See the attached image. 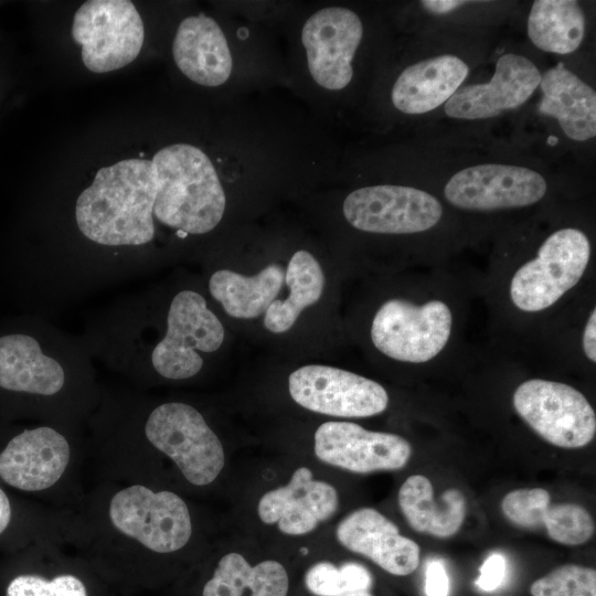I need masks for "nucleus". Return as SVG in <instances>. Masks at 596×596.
Instances as JSON below:
<instances>
[{
    "label": "nucleus",
    "mask_w": 596,
    "mask_h": 596,
    "mask_svg": "<svg viewBox=\"0 0 596 596\" xmlns=\"http://www.w3.org/2000/svg\"><path fill=\"white\" fill-rule=\"evenodd\" d=\"M192 534L191 511L180 494L111 479L65 508L62 528L63 542L128 596L153 585L152 560L179 553Z\"/></svg>",
    "instance_id": "obj_1"
},
{
    "label": "nucleus",
    "mask_w": 596,
    "mask_h": 596,
    "mask_svg": "<svg viewBox=\"0 0 596 596\" xmlns=\"http://www.w3.org/2000/svg\"><path fill=\"white\" fill-rule=\"evenodd\" d=\"M81 336L49 318H0V419L85 428L103 383Z\"/></svg>",
    "instance_id": "obj_2"
},
{
    "label": "nucleus",
    "mask_w": 596,
    "mask_h": 596,
    "mask_svg": "<svg viewBox=\"0 0 596 596\" xmlns=\"http://www.w3.org/2000/svg\"><path fill=\"white\" fill-rule=\"evenodd\" d=\"M86 432L102 479H114L157 454L169 459L188 483L205 487L225 465L220 438L195 406L155 402L128 384H103L100 403Z\"/></svg>",
    "instance_id": "obj_3"
},
{
    "label": "nucleus",
    "mask_w": 596,
    "mask_h": 596,
    "mask_svg": "<svg viewBox=\"0 0 596 596\" xmlns=\"http://www.w3.org/2000/svg\"><path fill=\"white\" fill-rule=\"evenodd\" d=\"M86 451L85 428L0 419V483L22 497L43 499L71 489Z\"/></svg>",
    "instance_id": "obj_4"
},
{
    "label": "nucleus",
    "mask_w": 596,
    "mask_h": 596,
    "mask_svg": "<svg viewBox=\"0 0 596 596\" xmlns=\"http://www.w3.org/2000/svg\"><path fill=\"white\" fill-rule=\"evenodd\" d=\"M157 173L155 216L181 241L212 232L222 221L226 193L209 156L190 143L161 148L151 160Z\"/></svg>",
    "instance_id": "obj_5"
},
{
    "label": "nucleus",
    "mask_w": 596,
    "mask_h": 596,
    "mask_svg": "<svg viewBox=\"0 0 596 596\" xmlns=\"http://www.w3.org/2000/svg\"><path fill=\"white\" fill-rule=\"evenodd\" d=\"M42 539L0 555V596H123L85 558Z\"/></svg>",
    "instance_id": "obj_6"
},
{
    "label": "nucleus",
    "mask_w": 596,
    "mask_h": 596,
    "mask_svg": "<svg viewBox=\"0 0 596 596\" xmlns=\"http://www.w3.org/2000/svg\"><path fill=\"white\" fill-rule=\"evenodd\" d=\"M589 258L590 244L582 231L566 227L552 233L538 256L513 275L510 284L513 304L528 312L549 308L579 281Z\"/></svg>",
    "instance_id": "obj_7"
},
{
    "label": "nucleus",
    "mask_w": 596,
    "mask_h": 596,
    "mask_svg": "<svg viewBox=\"0 0 596 596\" xmlns=\"http://www.w3.org/2000/svg\"><path fill=\"white\" fill-rule=\"evenodd\" d=\"M72 36L82 46L84 65L94 73H107L138 56L145 28L131 1L89 0L74 14Z\"/></svg>",
    "instance_id": "obj_8"
},
{
    "label": "nucleus",
    "mask_w": 596,
    "mask_h": 596,
    "mask_svg": "<svg viewBox=\"0 0 596 596\" xmlns=\"http://www.w3.org/2000/svg\"><path fill=\"white\" fill-rule=\"evenodd\" d=\"M519 416L544 440L561 448H581L596 434V415L586 397L568 384L532 379L513 394Z\"/></svg>",
    "instance_id": "obj_9"
},
{
    "label": "nucleus",
    "mask_w": 596,
    "mask_h": 596,
    "mask_svg": "<svg viewBox=\"0 0 596 596\" xmlns=\"http://www.w3.org/2000/svg\"><path fill=\"white\" fill-rule=\"evenodd\" d=\"M451 322L450 309L440 300L416 306L394 298L376 311L371 339L375 348L391 359L423 363L445 348Z\"/></svg>",
    "instance_id": "obj_10"
},
{
    "label": "nucleus",
    "mask_w": 596,
    "mask_h": 596,
    "mask_svg": "<svg viewBox=\"0 0 596 596\" xmlns=\"http://www.w3.org/2000/svg\"><path fill=\"white\" fill-rule=\"evenodd\" d=\"M362 38V20L349 8L329 6L309 15L300 42L312 82L327 92L343 91L353 78L352 62Z\"/></svg>",
    "instance_id": "obj_11"
},
{
    "label": "nucleus",
    "mask_w": 596,
    "mask_h": 596,
    "mask_svg": "<svg viewBox=\"0 0 596 596\" xmlns=\"http://www.w3.org/2000/svg\"><path fill=\"white\" fill-rule=\"evenodd\" d=\"M348 223L360 231L379 234H412L435 226L440 202L424 190L397 184H376L350 192L342 204Z\"/></svg>",
    "instance_id": "obj_12"
},
{
    "label": "nucleus",
    "mask_w": 596,
    "mask_h": 596,
    "mask_svg": "<svg viewBox=\"0 0 596 596\" xmlns=\"http://www.w3.org/2000/svg\"><path fill=\"white\" fill-rule=\"evenodd\" d=\"M288 390L304 408L337 417H370L389 405L387 392L377 382L328 365L295 370L288 377Z\"/></svg>",
    "instance_id": "obj_13"
},
{
    "label": "nucleus",
    "mask_w": 596,
    "mask_h": 596,
    "mask_svg": "<svg viewBox=\"0 0 596 596\" xmlns=\"http://www.w3.org/2000/svg\"><path fill=\"white\" fill-rule=\"evenodd\" d=\"M547 184L535 170L503 163H482L456 172L444 194L453 205L472 211L522 207L539 202Z\"/></svg>",
    "instance_id": "obj_14"
},
{
    "label": "nucleus",
    "mask_w": 596,
    "mask_h": 596,
    "mask_svg": "<svg viewBox=\"0 0 596 596\" xmlns=\"http://www.w3.org/2000/svg\"><path fill=\"white\" fill-rule=\"evenodd\" d=\"M315 454L328 465L370 473L402 469L412 446L396 434L368 430L351 422H326L315 433Z\"/></svg>",
    "instance_id": "obj_15"
},
{
    "label": "nucleus",
    "mask_w": 596,
    "mask_h": 596,
    "mask_svg": "<svg viewBox=\"0 0 596 596\" xmlns=\"http://www.w3.org/2000/svg\"><path fill=\"white\" fill-rule=\"evenodd\" d=\"M541 72L528 57L501 55L492 78L458 89L446 103L445 113L456 119H486L524 104L541 82Z\"/></svg>",
    "instance_id": "obj_16"
},
{
    "label": "nucleus",
    "mask_w": 596,
    "mask_h": 596,
    "mask_svg": "<svg viewBox=\"0 0 596 596\" xmlns=\"http://www.w3.org/2000/svg\"><path fill=\"white\" fill-rule=\"evenodd\" d=\"M338 503L334 487L315 480L309 468L300 467L286 486L270 490L260 498L258 515L266 524L276 523L285 534L302 535L331 518Z\"/></svg>",
    "instance_id": "obj_17"
},
{
    "label": "nucleus",
    "mask_w": 596,
    "mask_h": 596,
    "mask_svg": "<svg viewBox=\"0 0 596 596\" xmlns=\"http://www.w3.org/2000/svg\"><path fill=\"white\" fill-rule=\"evenodd\" d=\"M338 541L351 552L370 558L385 572L406 576L419 564L418 544L373 508L348 514L337 528Z\"/></svg>",
    "instance_id": "obj_18"
},
{
    "label": "nucleus",
    "mask_w": 596,
    "mask_h": 596,
    "mask_svg": "<svg viewBox=\"0 0 596 596\" xmlns=\"http://www.w3.org/2000/svg\"><path fill=\"white\" fill-rule=\"evenodd\" d=\"M172 55L178 68L195 84H225L234 68L227 38L211 17L199 13L183 19L175 32Z\"/></svg>",
    "instance_id": "obj_19"
},
{
    "label": "nucleus",
    "mask_w": 596,
    "mask_h": 596,
    "mask_svg": "<svg viewBox=\"0 0 596 596\" xmlns=\"http://www.w3.org/2000/svg\"><path fill=\"white\" fill-rule=\"evenodd\" d=\"M504 517L523 529L544 528L549 538L564 545L587 542L595 532L589 512L576 503L551 504L543 488H521L508 492L501 501Z\"/></svg>",
    "instance_id": "obj_20"
},
{
    "label": "nucleus",
    "mask_w": 596,
    "mask_h": 596,
    "mask_svg": "<svg viewBox=\"0 0 596 596\" xmlns=\"http://www.w3.org/2000/svg\"><path fill=\"white\" fill-rule=\"evenodd\" d=\"M468 73V65L456 55L422 60L397 76L391 91L392 104L408 115L434 110L459 89Z\"/></svg>",
    "instance_id": "obj_21"
},
{
    "label": "nucleus",
    "mask_w": 596,
    "mask_h": 596,
    "mask_svg": "<svg viewBox=\"0 0 596 596\" xmlns=\"http://www.w3.org/2000/svg\"><path fill=\"white\" fill-rule=\"evenodd\" d=\"M539 113L557 119L566 137L586 141L596 136V93L562 64L549 68L540 82Z\"/></svg>",
    "instance_id": "obj_22"
},
{
    "label": "nucleus",
    "mask_w": 596,
    "mask_h": 596,
    "mask_svg": "<svg viewBox=\"0 0 596 596\" xmlns=\"http://www.w3.org/2000/svg\"><path fill=\"white\" fill-rule=\"evenodd\" d=\"M398 505L414 531L436 538L456 534L467 513L466 498L459 489L445 490L437 503L433 485L423 475H412L403 482L398 490Z\"/></svg>",
    "instance_id": "obj_23"
},
{
    "label": "nucleus",
    "mask_w": 596,
    "mask_h": 596,
    "mask_svg": "<svg viewBox=\"0 0 596 596\" xmlns=\"http://www.w3.org/2000/svg\"><path fill=\"white\" fill-rule=\"evenodd\" d=\"M284 279V268L278 264H269L254 276L217 269L210 275L207 290L228 316L252 319L266 312Z\"/></svg>",
    "instance_id": "obj_24"
},
{
    "label": "nucleus",
    "mask_w": 596,
    "mask_h": 596,
    "mask_svg": "<svg viewBox=\"0 0 596 596\" xmlns=\"http://www.w3.org/2000/svg\"><path fill=\"white\" fill-rule=\"evenodd\" d=\"M288 574L277 561L267 560L252 566L243 555H223L200 596H287Z\"/></svg>",
    "instance_id": "obj_25"
},
{
    "label": "nucleus",
    "mask_w": 596,
    "mask_h": 596,
    "mask_svg": "<svg viewBox=\"0 0 596 596\" xmlns=\"http://www.w3.org/2000/svg\"><path fill=\"white\" fill-rule=\"evenodd\" d=\"M62 509L49 510L0 483V555L46 538L62 540Z\"/></svg>",
    "instance_id": "obj_26"
},
{
    "label": "nucleus",
    "mask_w": 596,
    "mask_h": 596,
    "mask_svg": "<svg viewBox=\"0 0 596 596\" xmlns=\"http://www.w3.org/2000/svg\"><path fill=\"white\" fill-rule=\"evenodd\" d=\"M284 280L290 295L286 299H275L264 317L265 328L274 333L288 331L301 311L320 299L324 287V275L319 262L305 249L294 253Z\"/></svg>",
    "instance_id": "obj_27"
},
{
    "label": "nucleus",
    "mask_w": 596,
    "mask_h": 596,
    "mask_svg": "<svg viewBox=\"0 0 596 596\" xmlns=\"http://www.w3.org/2000/svg\"><path fill=\"white\" fill-rule=\"evenodd\" d=\"M528 35L540 50L568 54L585 35V15L574 0H536L528 18Z\"/></svg>",
    "instance_id": "obj_28"
},
{
    "label": "nucleus",
    "mask_w": 596,
    "mask_h": 596,
    "mask_svg": "<svg viewBox=\"0 0 596 596\" xmlns=\"http://www.w3.org/2000/svg\"><path fill=\"white\" fill-rule=\"evenodd\" d=\"M305 584L316 596H338L350 590H369L372 576L359 563L348 562L337 567L330 562H319L307 571Z\"/></svg>",
    "instance_id": "obj_29"
},
{
    "label": "nucleus",
    "mask_w": 596,
    "mask_h": 596,
    "mask_svg": "<svg viewBox=\"0 0 596 596\" xmlns=\"http://www.w3.org/2000/svg\"><path fill=\"white\" fill-rule=\"evenodd\" d=\"M530 593L532 596H596V571L564 564L534 581Z\"/></svg>",
    "instance_id": "obj_30"
},
{
    "label": "nucleus",
    "mask_w": 596,
    "mask_h": 596,
    "mask_svg": "<svg viewBox=\"0 0 596 596\" xmlns=\"http://www.w3.org/2000/svg\"><path fill=\"white\" fill-rule=\"evenodd\" d=\"M505 571V557L501 553H491L480 566L475 584L482 592H493L502 584Z\"/></svg>",
    "instance_id": "obj_31"
},
{
    "label": "nucleus",
    "mask_w": 596,
    "mask_h": 596,
    "mask_svg": "<svg viewBox=\"0 0 596 596\" xmlns=\"http://www.w3.org/2000/svg\"><path fill=\"white\" fill-rule=\"evenodd\" d=\"M449 588V577L443 562L439 560L429 561L425 571L424 590L426 596H448Z\"/></svg>",
    "instance_id": "obj_32"
},
{
    "label": "nucleus",
    "mask_w": 596,
    "mask_h": 596,
    "mask_svg": "<svg viewBox=\"0 0 596 596\" xmlns=\"http://www.w3.org/2000/svg\"><path fill=\"white\" fill-rule=\"evenodd\" d=\"M596 311L593 309L583 333V350L593 362L596 361Z\"/></svg>",
    "instance_id": "obj_33"
},
{
    "label": "nucleus",
    "mask_w": 596,
    "mask_h": 596,
    "mask_svg": "<svg viewBox=\"0 0 596 596\" xmlns=\"http://www.w3.org/2000/svg\"><path fill=\"white\" fill-rule=\"evenodd\" d=\"M469 1H459V0H425L422 1L423 7L429 12L436 14H444L453 11L456 8H459Z\"/></svg>",
    "instance_id": "obj_34"
},
{
    "label": "nucleus",
    "mask_w": 596,
    "mask_h": 596,
    "mask_svg": "<svg viewBox=\"0 0 596 596\" xmlns=\"http://www.w3.org/2000/svg\"><path fill=\"white\" fill-rule=\"evenodd\" d=\"M338 596H373L369 590H350Z\"/></svg>",
    "instance_id": "obj_35"
},
{
    "label": "nucleus",
    "mask_w": 596,
    "mask_h": 596,
    "mask_svg": "<svg viewBox=\"0 0 596 596\" xmlns=\"http://www.w3.org/2000/svg\"><path fill=\"white\" fill-rule=\"evenodd\" d=\"M308 552H309V551H308V549H306V547H301V549H300V553H302L304 555L308 554Z\"/></svg>",
    "instance_id": "obj_36"
},
{
    "label": "nucleus",
    "mask_w": 596,
    "mask_h": 596,
    "mask_svg": "<svg viewBox=\"0 0 596 596\" xmlns=\"http://www.w3.org/2000/svg\"><path fill=\"white\" fill-rule=\"evenodd\" d=\"M123 596H128V595H123Z\"/></svg>",
    "instance_id": "obj_37"
}]
</instances>
